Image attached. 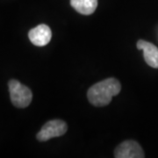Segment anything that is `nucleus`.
Listing matches in <instances>:
<instances>
[{"label":"nucleus","mask_w":158,"mask_h":158,"mask_svg":"<svg viewBox=\"0 0 158 158\" xmlns=\"http://www.w3.org/2000/svg\"><path fill=\"white\" fill-rule=\"evenodd\" d=\"M28 38L34 45L43 47L50 42L52 39V31L48 25L40 24L29 31Z\"/></svg>","instance_id":"obj_5"},{"label":"nucleus","mask_w":158,"mask_h":158,"mask_svg":"<svg viewBox=\"0 0 158 158\" xmlns=\"http://www.w3.org/2000/svg\"><path fill=\"white\" fill-rule=\"evenodd\" d=\"M70 6L82 15H90L96 11L98 0H70Z\"/></svg>","instance_id":"obj_7"},{"label":"nucleus","mask_w":158,"mask_h":158,"mask_svg":"<svg viewBox=\"0 0 158 158\" xmlns=\"http://www.w3.org/2000/svg\"><path fill=\"white\" fill-rule=\"evenodd\" d=\"M121 90V85L114 77L106 78L93 85L87 92V98L94 106L102 107L108 106L112 98L117 96Z\"/></svg>","instance_id":"obj_1"},{"label":"nucleus","mask_w":158,"mask_h":158,"mask_svg":"<svg viewBox=\"0 0 158 158\" xmlns=\"http://www.w3.org/2000/svg\"><path fill=\"white\" fill-rule=\"evenodd\" d=\"M116 158H144V151L141 145L135 141L128 140L121 142L114 150Z\"/></svg>","instance_id":"obj_4"},{"label":"nucleus","mask_w":158,"mask_h":158,"mask_svg":"<svg viewBox=\"0 0 158 158\" xmlns=\"http://www.w3.org/2000/svg\"><path fill=\"white\" fill-rule=\"evenodd\" d=\"M8 86L12 105L18 108L27 107L33 99V93L28 87L15 79L10 80Z\"/></svg>","instance_id":"obj_2"},{"label":"nucleus","mask_w":158,"mask_h":158,"mask_svg":"<svg viewBox=\"0 0 158 158\" xmlns=\"http://www.w3.org/2000/svg\"><path fill=\"white\" fill-rule=\"evenodd\" d=\"M136 47L139 50H143L144 60L148 65L154 69H158V48L151 42L139 40Z\"/></svg>","instance_id":"obj_6"},{"label":"nucleus","mask_w":158,"mask_h":158,"mask_svg":"<svg viewBox=\"0 0 158 158\" xmlns=\"http://www.w3.org/2000/svg\"><path fill=\"white\" fill-rule=\"evenodd\" d=\"M68 131V125L62 119H53L42 126L37 134L36 138L39 141H47L55 137L64 135Z\"/></svg>","instance_id":"obj_3"}]
</instances>
